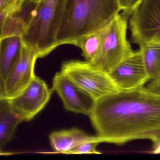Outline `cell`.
I'll return each mask as SVG.
<instances>
[{
    "label": "cell",
    "mask_w": 160,
    "mask_h": 160,
    "mask_svg": "<svg viewBox=\"0 0 160 160\" xmlns=\"http://www.w3.org/2000/svg\"><path fill=\"white\" fill-rule=\"evenodd\" d=\"M140 0H118L120 7L122 12L131 15L135 7Z\"/></svg>",
    "instance_id": "ac0fdd59"
},
{
    "label": "cell",
    "mask_w": 160,
    "mask_h": 160,
    "mask_svg": "<svg viewBox=\"0 0 160 160\" xmlns=\"http://www.w3.org/2000/svg\"><path fill=\"white\" fill-rule=\"evenodd\" d=\"M39 2L24 0L19 8L0 25L1 40L12 36L22 37L36 15Z\"/></svg>",
    "instance_id": "8fae6325"
},
{
    "label": "cell",
    "mask_w": 160,
    "mask_h": 160,
    "mask_svg": "<svg viewBox=\"0 0 160 160\" xmlns=\"http://www.w3.org/2000/svg\"><path fill=\"white\" fill-rule=\"evenodd\" d=\"M53 92V89L49 88L45 81L35 76L21 93L8 100L25 121H29L43 109Z\"/></svg>",
    "instance_id": "ba28073f"
},
{
    "label": "cell",
    "mask_w": 160,
    "mask_h": 160,
    "mask_svg": "<svg viewBox=\"0 0 160 160\" xmlns=\"http://www.w3.org/2000/svg\"><path fill=\"white\" fill-rule=\"evenodd\" d=\"M153 150L152 152L155 154H160V141L156 145H153Z\"/></svg>",
    "instance_id": "44dd1931"
},
{
    "label": "cell",
    "mask_w": 160,
    "mask_h": 160,
    "mask_svg": "<svg viewBox=\"0 0 160 160\" xmlns=\"http://www.w3.org/2000/svg\"><path fill=\"white\" fill-rule=\"evenodd\" d=\"M61 72L88 92L95 100L119 91L108 73L86 61L71 60L62 64Z\"/></svg>",
    "instance_id": "5b68a950"
},
{
    "label": "cell",
    "mask_w": 160,
    "mask_h": 160,
    "mask_svg": "<svg viewBox=\"0 0 160 160\" xmlns=\"http://www.w3.org/2000/svg\"><path fill=\"white\" fill-rule=\"evenodd\" d=\"M52 89L57 92L67 111L89 116L92 113L96 100L62 72L54 76Z\"/></svg>",
    "instance_id": "9c48e42d"
},
{
    "label": "cell",
    "mask_w": 160,
    "mask_h": 160,
    "mask_svg": "<svg viewBox=\"0 0 160 160\" xmlns=\"http://www.w3.org/2000/svg\"><path fill=\"white\" fill-rule=\"evenodd\" d=\"M98 142H89L83 143L74 148L70 150L66 154H101V152L96 150Z\"/></svg>",
    "instance_id": "e0dca14e"
},
{
    "label": "cell",
    "mask_w": 160,
    "mask_h": 160,
    "mask_svg": "<svg viewBox=\"0 0 160 160\" xmlns=\"http://www.w3.org/2000/svg\"><path fill=\"white\" fill-rule=\"evenodd\" d=\"M146 88L150 91L160 94V78L151 81Z\"/></svg>",
    "instance_id": "ffe728a7"
},
{
    "label": "cell",
    "mask_w": 160,
    "mask_h": 160,
    "mask_svg": "<svg viewBox=\"0 0 160 160\" xmlns=\"http://www.w3.org/2000/svg\"><path fill=\"white\" fill-rule=\"evenodd\" d=\"M89 117L103 143L121 145L148 139L154 145L160 141V94L146 87L98 99Z\"/></svg>",
    "instance_id": "6da1fadb"
},
{
    "label": "cell",
    "mask_w": 160,
    "mask_h": 160,
    "mask_svg": "<svg viewBox=\"0 0 160 160\" xmlns=\"http://www.w3.org/2000/svg\"><path fill=\"white\" fill-rule=\"evenodd\" d=\"M25 122L22 115L12 106L7 99H0V149L10 142L18 125Z\"/></svg>",
    "instance_id": "4fadbf2b"
},
{
    "label": "cell",
    "mask_w": 160,
    "mask_h": 160,
    "mask_svg": "<svg viewBox=\"0 0 160 160\" xmlns=\"http://www.w3.org/2000/svg\"><path fill=\"white\" fill-rule=\"evenodd\" d=\"M129 19L133 43L160 45V0H140Z\"/></svg>",
    "instance_id": "8992f818"
},
{
    "label": "cell",
    "mask_w": 160,
    "mask_h": 160,
    "mask_svg": "<svg viewBox=\"0 0 160 160\" xmlns=\"http://www.w3.org/2000/svg\"><path fill=\"white\" fill-rule=\"evenodd\" d=\"M139 49L150 80L160 78V45L143 46Z\"/></svg>",
    "instance_id": "2e32d148"
},
{
    "label": "cell",
    "mask_w": 160,
    "mask_h": 160,
    "mask_svg": "<svg viewBox=\"0 0 160 160\" xmlns=\"http://www.w3.org/2000/svg\"><path fill=\"white\" fill-rule=\"evenodd\" d=\"M67 0H39L36 15L22 36L23 43L38 58L48 56L58 47V32Z\"/></svg>",
    "instance_id": "3957f363"
},
{
    "label": "cell",
    "mask_w": 160,
    "mask_h": 160,
    "mask_svg": "<svg viewBox=\"0 0 160 160\" xmlns=\"http://www.w3.org/2000/svg\"><path fill=\"white\" fill-rule=\"evenodd\" d=\"M0 42V83H2L19 57L23 42L22 37L19 36L7 37Z\"/></svg>",
    "instance_id": "5bb4252c"
},
{
    "label": "cell",
    "mask_w": 160,
    "mask_h": 160,
    "mask_svg": "<svg viewBox=\"0 0 160 160\" xmlns=\"http://www.w3.org/2000/svg\"><path fill=\"white\" fill-rule=\"evenodd\" d=\"M121 11L118 0H67L58 45H75L82 37L108 25Z\"/></svg>",
    "instance_id": "7a4b0ae2"
},
{
    "label": "cell",
    "mask_w": 160,
    "mask_h": 160,
    "mask_svg": "<svg viewBox=\"0 0 160 160\" xmlns=\"http://www.w3.org/2000/svg\"><path fill=\"white\" fill-rule=\"evenodd\" d=\"M23 1V0H0V11L18 7Z\"/></svg>",
    "instance_id": "d6986e66"
},
{
    "label": "cell",
    "mask_w": 160,
    "mask_h": 160,
    "mask_svg": "<svg viewBox=\"0 0 160 160\" xmlns=\"http://www.w3.org/2000/svg\"><path fill=\"white\" fill-rule=\"evenodd\" d=\"M49 138L52 148L57 152L64 154L83 143L89 142L103 143L102 138L98 136L90 135L76 128L55 131L50 134Z\"/></svg>",
    "instance_id": "7c38bea8"
},
{
    "label": "cell",
    "mask_w": 160,
    "mask_h": 160,
    "mask_svg": "<svg viewBox=\"0 0 160 160\" xmlns=\"http://www.w3.org/2000/svg\"><path fill=\"white\" fill-rule=\"evenodd\" d=\"M108 74L120 91L141 88L150 80L140 49L134 51Z\"/></svg>",
    "instance_id": "30bf717a"
},
{
    "label": "cell",
    "mask_w": 160,
    "mask_h": 160,
    "mask_svg": "<svg viewBox=\"0 0 160 160\" xmlns=\"http://www.w3.org/2000/svg\"><path fill=\"white\" fill-rule=\"evenodd\" d=\"M130 16L124 12L119 13L107 26L99 55L90 62L95 68L108 73L134 52L127 38Z\"/></svg>",
    "instance_id": "277c9868"
},
{
    "label": "cell",
    "mask_w": 160,
    "mask_h": 160,
    "mask_svg": "<svg viewBox=\"0 0 160 160\" xmlns=\"http://www.w3.org/2000/svg\"><path fill=\"white\" fill-rule=\"evenodd\" d=\"M106 27L82 37L75 44V46L78 47L82 50V56L87 61L92 62L98 57L104 37Z\"/></svg>",
    "instance_id": "9a60e30c"
},
{
    "label": "cell",
    "mask_w": 160,
    "mask_h": 160,
    "mask_svg": "<svg viewBox=\"0 0 160 160\" xmlns=\"http://www.w3.org/2000/svg\"><path fill=\"white\" fill-rule=\"evenodd\" d=\"M37 53L23 43L20 55L3 82L0 83V99H12L21 93L35 76Z\"/></svg>",
    "instance_id": "52a82bcc"
}]
</instances>
